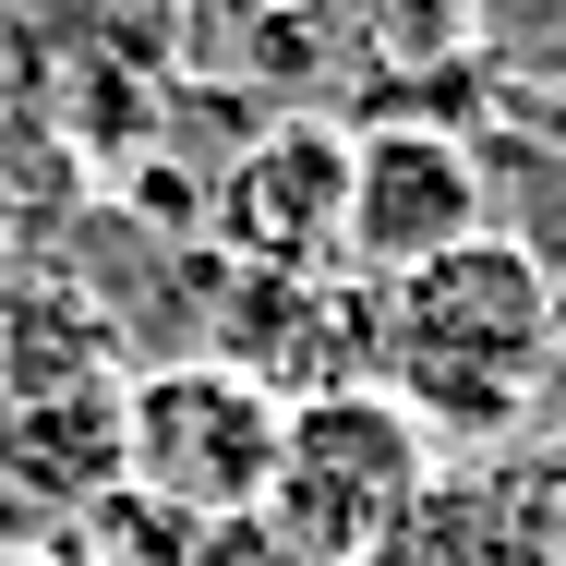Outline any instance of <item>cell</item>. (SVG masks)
<instances>
[{
	"label": "cell",
	"mask_w": 566,
	"mask_h": 566,
	"mask_svg": "<svg viewBox=\"0 0 566 566\" xmlns=\"http://www.w3.org/2000/svg\"><path fill=\"white\" fill-rule=\"evenodd\" d=\"M374 338H386V398L422 422V434H458V447H494L531 422L543 374H555V290L543 265L506 241V229H470L458 253L386 277L374 302Z\"/></svg>",
	"instance_id": "6da1fadb"
},
{
	"label": "cell",
	"mask_w": 566,
	"mask_h": 566,
	"mask_svg": "<svg viewBox=\"0 0 566 566\" xmlns=\"http://www.w3.org/2000/svg\"><path fill=\"white\" fill-rule=\"evenodd\" d=\"M361 566H566V531L531 506V482H434Z\"/></svg>",
	"instance_id": "52a82bcc"
},
{
	"label": "cell",
	"mask_w": 566,
	"mask_h": 566,
	"mask_svg": "<svg viewBox=\"0 0 566 566\" xmlns=\"http://www.w3.org/2000/svg\"><path fill=\"white\" fill-rule=\"evenodd\" d=\"M97 494H120V374L0 398V506L12 518L73 531Z\"/></svg>",
	"instance_id": "8992f818"
},
{
	"label": "cell",
	"mask_w": 566,
	"mask_h": 566,
	"mask_svg": "<svg viewBox=\"0 0 566 566\" xmlns=\"http://www.w3.org/2000/svg\"><path fill=\"white\" fill-rule=\"evenodd\" d=\"M0 518H12V506H0Z\"/></svg>",
	"instance_id": "8fae6325"
},
{
	"label": "cell",
	"mask_w": 566,
	"mask_h": 566,
	"mask_svg": "<svg viewBox=\"0 0 566 566\" xmlns=\"http://www.w3.org/2000/svg\"><path fill=\"white\" fill-rule=\"evenodd\" d=\"M349 133L338 120H277L253 133V157L218 181V265H253V277H314V265H349Z\"/></svg>",
	"instance_id": "5b68a950"
},
{
	"label": "cell",
	"mask_w": 566,
	"mask_h": 566,
	"mask_svg": "<svg viewBox=\"0 0 566 566\" xmlns=\"http://www.w3.org/2000/svg\"><path fill=\"white\" fill-rule=\"evenodd\" d=\"M543 386H566V290H555V374H543Z\"/></svg>",
	"instance_id": "30bf717a"
},
{
	"label": "cell",
	"mask_w": 566,
	"mask_h": 566,
	"mask_svg": "<svg viewBox=\"0 0 566 566\" xmlns=\"http://www.w3.org/2000/svg\"><path fill=\"white\" fill-rule=\"evenodd\" d=\"M422 494H434V434L386 386H314V398H290L277 482H265L253 518L302 566H361Z\"/></svg>",
	"instance_id": "7a4b0ae2"
},
{
	"label": "cell",
	"mask_w": 566,
	"mask_h": 566,
	"mask_svg": "<svg viewBox=\"0 0 566 566\" xmlns=\"http://www.w3.org/2000/svg\"><path fill=\"white\" fill-rule=\"evenodd\" d=\"M277 434H290V398L265 374H241L218 349H181V361H145L120 386V482L181 506L193 531L253 518L265 482H277Z\"/></svg>",
	"instance_id": "3957f363"
},
{
	"label": "cell",
	"mask_w": 566,
	"mask_h": 566,
	"mask_svg": "<svg viewBox=\"0 0 566 566\" xmlns=\"http://www.w3.org/2000/svg\"><path fill=\"white\" fill-rule=\"evenodd\" d=\"M482 193H494V229L543 265V290H566V157L494 133V145H482Z\"/></svg>",
	"instance_id": "ba28073f"
},
{
	"label": "cell",
	"mask_w": 566,
	"mask_h": 566,
	"mask_svg": "<svg viewBox=\"0 0 566 566\" xmlns=\"http://www.w3.org/2000/svg\"><path fill=\"white\" fill-rule=\"evenodd\" d=\"M470 229H494V193H482V145L458 120H374V133H349L338 253L361 277H410V265L458 253Z\"/></svg>",
	"instance_id": "277c9868"
},
{
	"label": "cell",
	"mask_w": 566,
	"mask_h": 566,
	"mask_svg": "<svg viewBox=\"0 0 566 566\" xmlns=\"http://www.w3.org/2000/svg\"><path fill=\"white\" fill-rule=\"evenodd\" d=\"M0 566H85V555H73V531H36V543H0Z\"/></svg>",
	"instance_id": "9c48e42d"
}]
</instances>
